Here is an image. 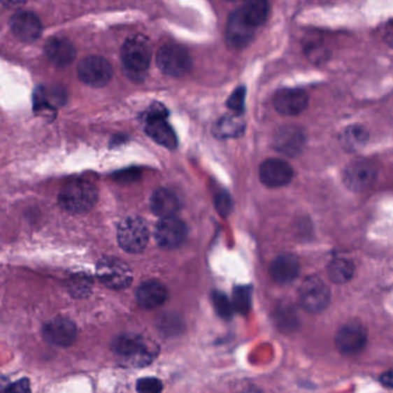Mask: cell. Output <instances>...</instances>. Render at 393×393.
Returning <instances> with one entry per match:
<instances>
[{
    "label": "cell",
    "instance_id": "38",
    "mask_svg": "<svg viewBox=\"0 0 393 393\" xmlns=\"http://www.w3.org/2000/svg\"><path fill=\"white\" fill-rule=\"evenodd\" d=\"M239 393H263L262 391L259 390V389H257V387H248V389H245V390L241 391V392Z\"/></svg>",
    "mask_w": 393,
    "mask_h": 393
},
{
    "label": "cell",
    "instance_id": "3",
    "mask_svg": "<svg viewBox=\"0 0 393 393\" xmlns=\"http://www.w3.org/2000/svg\"><path fill=\"white\" fill-rule=\"evenodd\" d=\"M152 46L150 41L143 35H136L124 42L122 50V59L128 74L143 76L150 65Z\"/></svg>",
    "mask_w": 393,
    "mask_h": 393
},
{
    "label": "cell",
    "instance_id": "32",
    "mask_svg": "<svg viewBox=\"0 0 393 393\" xmlns=\"http://www.w3.org/2000/svg\"><path fill=\"white\" fill-rule=\"evenodd\" d=\"M245 99H246V88L239 87L227 99V108L240 115V113H243V108H245Z\"/></svg>",
    "mask_w": 393,
    "mask_h": 393
},
{
    "label": "cell",
    "instance_id": "21",
    "mask_svg": "<svg viewBox=\"0 0 393 393\" xmlns=\"http://www.w3.org/2000/svg\"><path fill=\"white\" fill-rule=\"evenodd\" d=\"M46 57L57 66H67L76 58V48L66 37H52L45 44Z\"/></svg>",
    "mask_w": 393,
    "mask_h": 393
},
{
    "label": "cell",
    "instance_id": "22",
    "mask_svg": "<svg viewBox=\"0 0 393 393\" xmlns=\"http://www.w3.org/2000/svg\"><path fill=\"white\" fill-rule=\"evenodd\" d=\"M150 209L156 216L163 218L174 217L178 210L180 209V202L176 194L171 190H158L150 197Z\"/></svg>",
    "mask_w": 393,
    "mask_h": 393
},
{
    "label": "cell",
    "instance_id": "36",
    "mask_svg": "<svg viewBox=\"0 0 393 393\" xmlns=\"http://www.w3.org/2000/svg\"><path fill=\"white\" fill-rule=\"evenodd\" d=\"M384 42L393 49V20L389 21L384 29L383 35Z\"/></svg>",
    "mask_w": 393,
    "mask_h": 393
},
{
    "label": "cell",
    "instance_id": "19",
    "mask_svg": "<svg viewBox=\"0 0 393 393\" xmlns=\"http://www.w3.org/2000/svg\"><path fill=\"white\" fill-rule=\"evenodd\" d=\"M300 263L292 254H282L272 261L269 273L272 280L279 285H287L298 278Z\"/></svg>",
    "mask_w": 393,
    "mask_h": 393
},
{
    "label": "cell",
    "instance_id": "14",
    "mask_svg": "<svg viewBox=\"0 0 393 393\" xmlns=\"http://www.w3.org/2000/svg\"><path fill=\"white\" fill-rule=\"evenodd\" d=\"M306 145V135L301 128L294 124H286L276 131L273 147L287 157H296L301 154Z\"/></svg>",
    "mask_w": 393,
    "mask_h": 393
},
{
    "label": "cell",
    "instance_id": "2",
    "mask_svg": "<svg viewBox=\"0 0 393 393\" xmlns=\"http://www.w3.org/2000/svg\"><path fill=\"white\" fill-rule=\"evenodd\" d=\"M99 190L95 185L83 179H76L66 185L59 194L62 209L71 213H87L95 206Z\"/></svg>",
    "mask_w": 393,
    "mask_h": 393
},
{
    "label": "cell",
    "instance_id": "13",
    "mask_svg": "<svg viewBox=\"0 0 393 393\" xmlns=\"http://www.w3.org/2000/svg\"><path fill=\"white\" fill-rule=\"evenodd\" d=\"M259 180L269 188L287 186L293 179L294 171L291 165L280 158H269L259 166Z\"/></svg>",
    "mask_w": 393,
    "mask_h": 393
},
{
    "label": "cell",
    "instance_id": "5",
    "mask_svg": "<svg viewBox=\"0 0 393 393\" xmlns=\"http://www.w3.org/2000/svg\"><path fill=\"white\" fill-rule=\"evenodd\" d=\"M149 241V229L141 217H128L118 229L119 246L129 254H140Z\"/></svg>",
    "mask_w": 393,
    "mask_h": 393
},
{
    "label": "cell",
    "instance_id": "1",
    "mask_svg": "<svg viewBox=\"0 0 393 393\" xmlns=\"http://www.w3.org/2000/svg\"><path fill=\"white\" fill-rule=\"evenodd\" d=\"M112 350L129 367L149 366L157 357V346L142 336L133 334H120L112 341Z\"/></svg>",
    "mask_w": 393,
    "mask_h": 393
},
{
    "label": "cell",
    "instance_id": "12",
    "mask_svg": "<svg viewBox=\"0 0 393 393\" xmlns=\"http://www.w3.org/2000/svg\"><path fill=\"white\" fill-rule=\"evenodd\" d=\"M308 95L302 89L285 88L276 92L272 104L276 111L285 117L301 115L308 106Z\"/></svg>",
    "mask_w": 393,
    "mask_h": 393
},
{
    "label": "cell",
    "instance_id": "15",
    "mask_svg": "<svg viewBox=\"0 0 393 393\" xmlns=\"http://www.w3.org/2000/svg\"><path fill=\"white\" fill-rule=\"evenodd\" d=\"M155 236L159 246L166 249H176L185 243L187 227L184 222L177 217L163 218L156 227Z\"/></svg>",
    "mask_w": 393,
    "mask_h": 393
},
{
    "label": "cell",
    "instance_id": "7",
    "mask_svg": "<svg viewBox=\"0 0 393 393\" xmlns=\"http://www.w3.org/2000/svg\"><path fill=\"white\" fill-rule=\"evenodd\" d=\"M158 67L166 76L173 78H183L190 73L193 62L190 53L183 46L178 44H166L158 50Z\"/></svg>",
    "mask_w": 393,
    "mask_h": 393
},
{
    "label": "cell",
    "instance_id": "26",
    "mask_svg": "<svg viewBox=\"0 0 393 393\" xmlns=\"http://www.w3.org/2000/svg\"><path fill=\"white\" fill-rule=\"evenodd\" d=\"M245 120L240 115H229L220 119L215 127V134L218 138H238L245 131Z\"/></svg>",
    "mask_w": 393,
    "mask_h": 393
},
{
    "label": "cell",
    "instance_id": "16",
    "mask_svg": "<svg viewBox=\"0 0 393 393\" xmlns=\"http://www.w3.org/2000/svg\"><path fill=\"white\" fill-rule=\"evenodd\" d=\"M255 30L254 27L250 26L245 20L240 8H238L229 15L227 22V44L233 49H243L252 42L255 35Z\"/></svg>",
    "mask_w": 393,
    "mask_h": 393
},
{
    "label": "cell",
    "instance_id": "34",
    "mask_svg": "<svg viewBox=\"0 0 393 393\" xmlns=\"http://www.w3.org/2000/svg\"><path fill=\"white\" fill-rule=\"evenodd\" d=\"M3 393H31L29 380L21 378V380H15L14 383L7 385Z\"/></svg>",
    "mask_w": 393,
    "mask_h": 393
},
{
    "label": "cell",
    "instance_id": "17",
    "mask_svg": "<svg viewBox=\"0 0 393 393\" xmlns=\"http://www.w3.org/2000/svg\"><path fill=\"white\" fill-rule=\"evenodd\" d=\"M78 330L69 318L57 317L46 323L44 327V338L50 344L69 348L76 341Z\"/></svg>",
    "mask_w": 393,
    "mask_h": 393
},
{
    "label": "cell",
    "instance_id": "11",
    "mask_svg": "<svg viewBox=\"0 0 393 393\" xmlns=\"http://www.w3.org/2000/svg\"><path fill=\"white\" fill-rule=\"evenodd\" d=\"M79 79L85 85L101 88L108 85L112 78V67L102 57L89 56L80 62L78 67Z\"/></svg>",
    "mask_w": 393,
    "mask_h": 393
},
{
    "label": "cell",
    "instance_id": "27",
    "mask_svg": "<svg viewBox=\"0 0 393 393\" xmlns=\"http://www.w3.org/2000/svg\"><path fill=\"white\" fill-rule=\"evenodd\" d=\"M305 53L309 62L314 64H323L329 59V49L321 38H310L303 44Z\"/></svg>",
    "mask_w": 393,
    "mask_h": 393
},
{
    "label": "cell",
    "instance_id": "35",
    "mask_svg": "<svg viewBox=\"0 0 393 393\" xmlns=\"http://www.w3.org/2000/svg\"><path fill=\"white\" fill-rule=\"evenodd\" d=\"M292 310H286V308L279 309L278 310V316H277V321L279 322V325L282 327V328H287L291 329V327H293V323L296 322L295 317L292 316Z\"/></svg>",
    "mask_w": 393,
    "mask_h": 393
},
{
    "label": "cell",
    "instance_id": "4",
    "mask_svg": "<svg viewBox=\"0 0 393 393\" xmlns=\"http://www.w3.org/2000/svg\"><path fill=\"white\" fill-rule=\"evenodd\" d=\"M299 302L302 308L310 314H318L328 308L331 292L317 276H309L299 287Z\"/></svg>",
    "mask_w": 393,
    "mask_h": 393
},
{
    "label": "cell",
    "instance_id": "23",
    "mask_svg": "<svg viewBox=\"0 0 393 393\" xmlns=\"http://www.w3.org/2000/svg\"><path fill=\"white\" fill-rule=\"evenodd\" d=\"M369 133L360 124H352L345 128L339 135L341 145L348 151H357L367 145Z\"/></svg>",
    "mask_w": 393,
    "mask_h": 393
},
{
    "label": "cell",
    "instance_id": "24",
    "mask_svg": "<svg viewBox=\"0 0 393 393\" xmlns=\"http://www.w3.org/2000/svg\"><path fill=\"white\" fill-rule=\"evenodd\" d=\"M240 12L245 17V20L256 29L257 27L262 26L269 17V3H266L264 0L249 1L240 7Z\"/></svg>",
    "mask_w": 393,
    "mask_h": 393
},
{
    "label": "cell",
    "instance_id": "31",
    "mask_svg": "<svg viewBox=\"0 0 393 393\" xmlns=\"http://www.w3.org/2000/svg\"><path fill=\"white\" fill-rule=\"evenodd\" d=\"M138 393H162L163 384L156 377H145L136 383Z\"/></svg>",
    "mask_w": 393,
    "mask_h": 393
},
{
    "label": "cell",
    "instance_id": "10",
    "mask_svg": "<svg viewBox=\"0 0 393 393\" xmlns=\"http://www.w3.org/2000/svg\"><path fill=\"white\" fill-rule=\"evenodd\" d=\"M367 330L357 322L343 325L336 334V348L344 355L353 357L364 351L367 345Z\"/></svg>",
    "mask_w": 393,
    "mask_h": 393
},
{
    "label": "cell",
    "instance_id": "25",
    "mask_svg": "<svg viewBox=\"0 0 393 393\" xmlns=\"http://www.w3.org/2000/svg\"><path fill=\"white\" fill-rule=\"evenodd\" d=\"M327 270H328L329 278L332 283L338 285H344L353 278L355 268L350 259L336 257L330 261Z\"/></svg>",
    "mask_w": 393,
    "mask_h": 393
},
{
    "label": "cell",
    "instance_id": "8",
    "mask_svg": "<svg viewBox=\"0 0 393 393\" xmlns=\"http://www.w3.org/2000/svg\"><path fill=\"white\" fill-rule=\"evenodd\" d=\"M97 277L99 282L112 290L126 289L133 282L131 268L115 257H106L97 264Z\"/></svg>",
    "mask_w": 393,
    "mask_h": 393
},
{
    "label": "cell",
    "instance_id": "28",
    "mask_svg": "<svg viewBox=\"0 0 393 393\" xmlns=\"http://www.w3.org/2000/svg\"><path fill=\"white\" fill-rule=\"evenodd\" d=\"M233 307L241 315H247L252 308V289L249 286H238L233 292Z\"/></svg>",
    "mask_w": 393,
    "mask_h": 393
},
{
    "label": "cell",
    "instance_id": "29",
    "mask_svg": "<svg viewBox=\"0 0 393 393\" xmlns=\"http://www.w3.org/2000/svg\"><path fill=\"white\" fill-rule=\"evenodd\" d=\"M211 298H213V307L216 309L217 314L224 320H231L234 307L229 296L224 294L223 292L215 291L211 295Z\"/></svg>",
    "mask_w": 393,
    "mask_h": 393
},
{
    "label": "cell",
    "instance_id": "33",
    "mask_svg": "<svg viewBox=\"0 0 393 393\" xmlns=\"http://www.w3.org/2000/svg\"><path fill=\"white\" fill-rule=\"evenodd\" d=\"M216 208L222 216H227L232 211V200L227 193H220L215 199Z\"/></svg>",
    "mask_w": 393,
    "mask_h": 393
},
{
    "label": "cell",
    "instance_id": "30",
    "mask_svg": "<svg viewBox=\"0 0 393 393\" xmlns=\"http://www.w3.org/2000/svg\"><path fill=\"white\" fill-rule=\"evenodd\" d=\"M92 289V282L85 276H76L72 280H69V290L71 294L76 298H83Z\"/></svg>",
    "mask_w": 393,
    "mask_h": 393
},
{
    "label": "cell",
    "instance_id": "9",
    "mask_svg": "<svg viewBox=\"0 0 393 393\" xmlns=\"http://www.w3.org/2000/svg\"><path fill=\"white\" fill-rule=\"evenodd\" d=\"M166 118V110L163 105L155 104L147 112V126L145 133L150 136L155 142L169 149L177 148V135L171 127Z\"/></svg>",
    "mask_w": 393,
    "mask_h": 393
},
{
    "label": "cell",
    "instance_id": "18",
    "mask_svg": "<svg viewBox=\"0 0 393 393\" xmlns=\"http://www.w3.org/2000/svg\"><path fill=\"white\" fill-rule=\"evenodd\" d=\"M10 27L14 35L22 42H34L42 34V23L31 12L21 10L10 17Z\"/></svg>",
    "mask_w": 393,
    "mask_h": 393
},
{
    "label": "cell",
    "instance_id": "37",
    "mask_svg": "<svg viewBox=\"0 0 393 393\" xmlns=\"http://www.w3.org/2000/svg\"><path fill=\"white\" fill-rule=\"evenodd\" d=\"M380 383L383 384L384 387L393 389V369L392 371L384 373L383 375L380 376Z\"/></svg>",
    "mask_w": 393,
    "mask_h": 393
},
{
    "label": "cell",
    "instance_id": "6",
    "mask_svg": "<svg viewBox=\"0 0 393 393\" xmlns=\"http://www.w3.org/2000/svg\"><path fill=\"white\" fill-rule=\"evenodd\" d=\"M377 179V166L364 158L350 162L344 169L343 181L353 193H364L371 190Z\"/></svg>",
    "mask_w": 393,
    "mask_h": 393
},
{
    "label": "cell",
    "instance_id": "20",
    "mask_svg": "<svg viewBox=\"0 0 393 393\" xmlns=\"http://www.w3.org/2000/svg\"><path fill=\"white\" fill-rule=\"evenodd\" d=\"M136 301L145 309L161 307L167 299V290L162 283L145 282L136 290Z\"/></svg>",
    "mask_w": 393,
    "mask_h": 393
}]
</instances>
